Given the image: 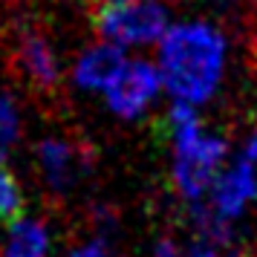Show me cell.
Here are the masks:
<instances>
[{
  "label": "cell",
  "instance_id": "2e32d148",
  "mask_svg": "<svg viewBox=\"0 0 257 257\" xmlns=\"http://www.w3.org/2000/svg\"><path fill=\"white\" fill-rule=\"evenodd\" d=\"M101 3H124V0H101Z\"/></svg>",
  "mask_w": 257,
  "mask_h": 257
},
{
  "label": "cell",
  "instance_id": "3957f363",
  "mask_svg": "<svg viewBox=\"0 0 257 257\" xmlns=\"http://www.w3.org/2000/svg\"><path fill=\"white\" fill-rule=\"evenodd\" d=\"M95 29L110 44L145 47V44H156L168 32V12L156 0L101 3L95 12Z\"/></svg>",
  "mask_w": 257,
  "mask_h": 257
},
{
  "label": "cell",
  "instance_id": "7a4b0ae2",
  "mask_svg": "<svg viewBox=\"0 0 257 257\" xmlns=\"http://www.w3.org/2000/svg\"><path fill=\"white\" fill-rule=\"evenodd\" d=\"M171 124H174V145H176L174 182L182 197L197 199L214 185V179L220 174V165L225 159V145L217 136L202 133L194 110L185 101L174 104Z\"/></svg>",
  "mask_w": 257,
  "mask_h": 257
},
{
  "label": "cell",
  "instance_id": "30bf717a",
  "mask_svg": "<svg viewBox=\"0 0 257 257\" xmlns=\"http://www.w3.org/2000/svg\"><path fill=\"white\" fill-rule=\"evenodd\" d=\"M24 217V191L3 165H0V222H9Z\"/></svg>",
  "mask_w": 257,
  "mask_h": 257
},
{
  "label": "cell",
  "instance_id": "52a82bcc",
  "mask_svg": "<svg viewBox=\"0 0 257 257\" xmlns=\"http://www.w3.org/2000/svg\"><path fill=\"white\" fill-rule=\"evenodd\" d=\"M124 55H121V47L118 44H95L84 52L78 64H75V84L84 87V90H104L110 78L121 70L124 64Z\"/></svg>",
  "mask_w": 257,
  "mask_h": 257
},
{
  "label": "cell",
  "instance_id": "9c48e42d",
  "mask_svg": "<svg viewBox=\"0 0 257 257\" xmlns=\"http://www.w3.org/2000/svg\"><path fill=\"white\" fill-rule=\"evenodd\" d=\"M38 156H41V168H44L47 179L55 188L70 185L72 179H75L78 156H75V151H72L70 145H64V142H44Z\"/></svg>",
  "mask_w": 257,
  "mask_h": 257
},
{
  "label": "cell",
  "instance_id": "8fae6325",
  "mask_svg": "<svg viewBox=\"0 0 257 257\" xmlns=\"http://www.w3.org/2000/svg\"><path fill=\"white\" fill-rule=\"evenodd\" d=\"M21 136V113L15 98L6 90H0V153L12 151Z\"/></svg>",
  "mask_w": 257,
  "mask_h": 257
},
{
  "label": "cell",
  "instance_id": "9a60e30c",
  "mask_svg": "<svg viewBox=\"0 0 257 257\" xmlns=\"http://www.w3.org/2000/svg\"><path fill=\"white\" fill-rule=\"evenodd\" d=\"M245 159L248 162H257V130H254V136L248 139V145H245Z\"/></svg>",
  "mask_w": 257,
  "mask_h": 257
},
{
  "label": "cell",
  "instance_id": "277c9868",
  "mask_svg": "<svg viewBox=\"0 0 257 257\" xmlns=\"http://www.w3.org/2000/svg\"><path fill=\"white\" fill-rule=\"evenodd\" d=\"M162 90V72L145 61H124L121 70L104 87V98L110 110L121 118H136Z\"/></svg>",
  "mask_w": 257,
  "mask_h": 257
},
{
  "label": "cell",
  "instance_id": "6da1fadb",
  "mask_svg": "<svg viewBox=\"0 0 257 257\" xmlns=\"http://www.w3.org/2000/svg\"><path fill=\"white\" fill-rule=\"evenodd\" d=\"M225 70V41L208 24L168 26L159 38L162 84L176 101L202 104L220 87Z\"/></svg>",
  "mask_w": 257,
  "mask_h": 257
},
{
  "label": "cell",
  "instance_id": "7c38bea8",
  "mask_svg": "<svg viewBox=\"0 0 257 257\" xmlns=\"http://www.w3.org/2000/svg\"><path fill=\"white\" fill-rule=\"evenodd\" d=\"M185 257H222V254H220V248L211 243V240H197V243L188 248Z\"/></svg>",
  "mask_w": 257,
  "mask_h": 257
},
{
  "label": "cell",
  "instance_id": "5bb4252c",
  "mask_svg": "<svg viewBox=\"0 0 257 257\" xmlns=\"http://www.w3.org/2000/svg\"><path fill=\"white\" fill-rule=\"evenodd\" d=\"M153 257H179V251H176L174 243H168V240H162V243L156 245V254Z\"/></svg>",
  "mask_w": 257,
  "mask_h": 257
},
{
  "label": "cell",
  "instance_id": "4fadbf2b",
  "mask_svg": "<svg viewBox=\"0 0 257 257\" xmlns=\"http://www.w3.org/2000/svg\"><path fill=\"white\" fill-rule=\"evenodd\" d=\"M70 257H107V248H104V243H87V245H81L78 251H72Z\"/></svg>",
  "mask_w": 257,
  "mask_h": 257
},
{
  "label": "cell",
  "instance_id": "5b68a950",
  "mask_svg": "<svg viewBox=\"0 0 257 257\" xmlns=\"http://www.w3.org/2000/svg\"><path fill=\"white\" fill-rule=\"evenodd\" d=\"M18 61H21V70L29 81L35 84L38 90H55L61 81V70H58V58H55V49L47 38L41 35L32 26H24L18 32Z\"/></svg>",
  "mask_w": 257,
  "mask_h": 257
},
{
  "label": "cell",
  "instance_id": "ba28073f",
  "mask_svg": "<svg viewBox=\"0 0 257 257\" xmlns=\"http://www.w3.org/2000/svg\"><path fill=\"white\" fill-rule=\"evenodd\" d=\"M49 234L38 220H15L9 228L6 257H47Z\"/></svg>",
  "mask_w": 257,
  "mask_h": 257
},
{
  "label": "cell",
  "instance_id": "8992f818",
  "mask_svg": "<svg viewBox=\"0 0 257 257\" xmlns=\"http://www.w3.org/2000/svg\"><path fill=\"white\" fill-rule=\"evenodd\" d=\"M257 197V176L251 171V162L234 165L220 179H214V211L220 220H231Z\"/></svg>",
  "mask_w": 257,
  "mask_h": 257
}]
</instances>
